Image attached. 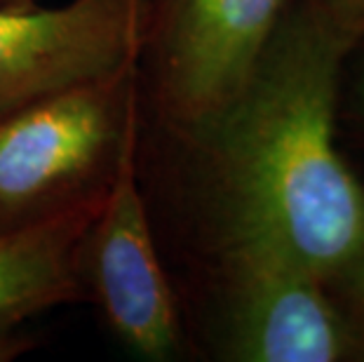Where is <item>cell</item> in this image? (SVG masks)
Returning <instances> with one entry per match:
<instances>
[{
	"label": "cell",
	"instance_id": "12",
	"mask_svg": "<svg viewBox=\"0 0 364 362\" xmlns=\"http://www.w3.org/2000/svg\"><path fill=\"white\" fill-rule=\"evenodd\" d=\"M36 3H41V0H0V7H26Z\"/></svg>",
	"mask_w": 364,
	"mask_h": 362
},
{
	"label": "cell",
	"instance_id": "1",
	"mask_svg": "<svg viewBox=\"0 0 364 362\" xmlns=\"http://www.w3.org/2000/svg\"><path fill=\"white\" fill-rule=\"evenodd\" d=\"M343 48L289 0L252 73L176 139L186 250L254 240L324 280L364 240V186L336 146Z\"/></svg>",
	"mask_w": 364,
	"mask_h": 362
},
{
	"label": "cell",
	"instance_id": "8",
	"mask_svg": "<svg viewBox=\"0 0 364 362\" xmlns=\"http://www.w3.org/2000/svg\"><path fill=\"white\" fill-rule=\"evenodd\" d=\"M336 146L364 186V31L341 55L334 92Z\"/></svg>",
	"mask_w": 364,
	"mask_h": 362
},
{
	"label": "cell",
	"instance_id": "6",
	"mask_svg": "<svg viewBox=\"0 0 364 362\" xmlns=\"http://www.w3.org/2000/svg\"><path fill=\"white\" fill-rule=\"evenodd\" d=\"M158 0L0 7V113L141 64Z\"/></svg>",
	"mask_w": 364,
	"mask_h": 362
},
{
	"label": "cell",
	"instance_id": "9",
	"mask_svg": "<svg viewBox=\"0 0 364 362\" xmlns=\"http://www.w3.org/2000/svg\"><path fill=\"white\" fill-rule=\"evenodd\" d=\"M322 287L350 341L353 362H364V240L322 280Z\"/></svg>",
	"mask_w": 364,
	"mask_h": 362
},
{
	"label": "cell",
	"instance_id": "10",
	"mask_svg": "<svg viewBox=\"0 0 364 362\" xmlns=\"http://www.w3.org/2000/svg\"><path fill=\"white\" fill-rule=\"evenodd\" d=\"M306 7L341 48L364 31V0H296Z\"/></svg>",
	"mask_w": 364,
	"mask_h": 362
},
{
	"label": "cell",
	"instance_id": "7",
	"mask_svg": "<svg viewBox=\"0 0 364 362\" xmlns=\"http://www.w3.org/2000/svg\"><path fill=\"white\" fill-rule=\"evenodd\" d=\"M97 203L0 235V329L85 299L78 252Z\"/></svg>",
	"mask_w": 364,
	"mask_h": 362
},
{
	"label": "cell",
	"instance_id": "3",
	"mask_svg": "<svg viewBox=\"0 0 364 362\" xmlns=\"http://www.w3.org/2000/svg\"><path fill=\"white\" fill-rule=\"evenodd\" d=\"M141 125L139 66L0 113V235L104 198Z\"/></svg>",
	"mask_w": 364,
	"mask_h": 362
},
{
	"label": "cell",
	"instance_id": "11",
	"mask_svg": "<svg viewBox=\"0 0 364 362\" xmlns=\"http://www.w3.org/2000/svg\"><path fill=\"white\" fill-rule=\"evenodd\" d=\"M33 348H36V339L28 332H24V327L0 329V362L17 360Z\"/></svg>",
	"mask_w": 364,
	"mask_h": 362
},
{
	"label": "cell",
	"instance_id": "5",
	"mask_svg": "<svg viewBox=\"0 0 364 362\" xmlns=\"http://www.w3.org/2000/svg\"><path fill=\"white\" fill-rule=\"evenodd\" d=\"M78 266L85 299L97 304L129 356L172 362L191 353L139 179V144L125 151L85 230Z\"/></svg>",
	"mask_w": 364,
	"mask_h": 362
},
{
	"label": "cell",
	"instance_id": "2",
	"mask_svg": "<svg viewBox=\"0 0 364 362\" xmlns=\"http://www.w3.org/2000/svg\"><path fill=\"white\" fill-rule=\"evenodd\" d=\"M174 284L188 348L219 362H353L322 280L275 245L186 250Z\"/></svg>",
	"mask_w": 364,
	"mask_h": 362
},
{
	"label": "cell",
	"instance_id": "4",
	"mask_svg": "<svg viewBox=\"0 0 364 362\" xmlns=\"http://www.w3.org/2000/svg\"><path fill=\"white\" fill-rule=\"evenodd\" d=\"M289 0H158L139 64L141 106L176 139L252 73Z\"/></svg>",
	"mask_w": 364,
	"mask_h": 362
}]
</instances>
